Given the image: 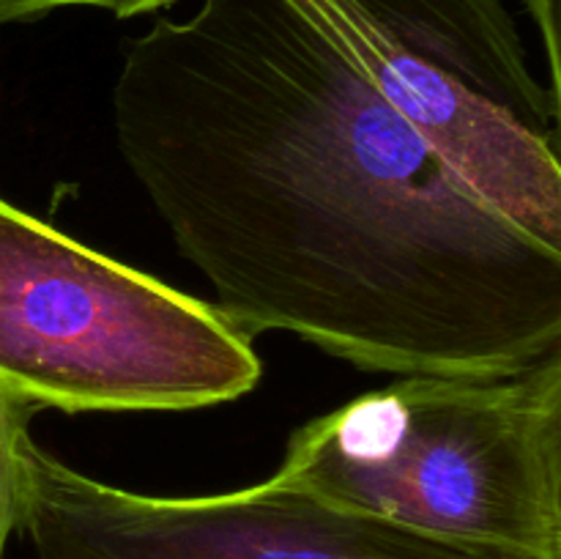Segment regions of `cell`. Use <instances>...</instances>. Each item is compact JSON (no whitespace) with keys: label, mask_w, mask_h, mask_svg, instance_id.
<instances>
[{"label":"cell","mask_w":561,"mask_h":559,"mask_svg":"<svg viewBox=\"0 0 561 559\" xmlns=\"http://www.w3.org/2000/svg\"><path fill=\"white\" fill-rule=\"evenodd\" d=\"M113 126L252 338L398 376H493L561 345V250L480 201L299 0L153 20L124 44Z\"/></svg>","instance_id":"cell-1"},{"label":"cell","mask_w":561,"mask_h":559,"mask_svg":"<svg viewBox=\"0 0 561 559\" xmlns=\"http://www.w3.org/2000/svg\"><path fill=\"white\" fill-rule=\"evenodd\" d=\"M272 477L416 535L561 559V345L493 376H400L296 427Z\"/></svg>","instance_id":"cell-2"},{"label":"cell","mask_w":561,"mask_h":559,"mask_svg":"<svg viewBox=\"0 0 561 559\" xmlns=\"http://www.w3.org/2000/svg\"><path fill=\"white\" fill-rule=\"evenodd\" d=\"M252 340L214 301L0 197V381L36 411L228 403L261 384Z\"/></svg>","instance_id":"cell-3"},{"label":"cell","mask_w":561,"mask_h":559,"mask_svg":"<svg viewBox=\"0 0 561 559\" xmlns=\"http://www.w3.org/2000/svg\"><path fill=\"white\" fill-rule=\"evenodd\" d=\"M299 3L480 201L561 250V99L504 0Z\"/></svg>","instance_id":"cell-4"},{"label":"cell","mask_w":561,"mask_h":559,"mask_svg":"<svg viewBox=\"0 0 561 559\" xmlns=\"http://www.w3.org/2000/svg\"><path fill=\"white\" fill-rule=\"evenodd\" d=\"M22 535L36 559H535L458 546L266 482L211 497H148L27 444Z\"/></svg>","instance_id":"cell-5"},{"label":"cell","mask_w":561,"mask_h":559,"mask_svg":"<svg viewBox=\"0 0 561 559\" xmlns=\"http://www.w3.org/2000/svg\"><path fill=\"white\" fill-rule=\"evenodd\" d=\"M33 414L36 409L0 381V559L5 557L11 537L22 532L25 524L31 491L27 444L33 438Z\"/></svg>","instance_id":"cell-6"},{"label":"cell","mask_w":561,"mask_h":559,"mask_svg":"<svg viewBox=\"0 0 561 559\" xmlns=\"http://www.w3.org/2000/svg\"><path fill=\"white\" fill-rule=\"evenodd\" d=\"M179 0H0V25L11 22H33L53 14L58 9H102L118 20L153 14L159 9H170Z\"/></svg>","instance_id":"cell-7"},{"label":"cell","mask_w":561,"mask_h":559,"mask_svg":"<svg viewBox=\"0 0 561 559\" xmlns=\"http://www.w3.org/2000/svg\"><path fill=\"white\" fill-rule=\"evenodd\" d=\"M531 20L540 27L542 47L548 60V91L561 99V71H559V0H524Z\"/></svg>","instance_id":"cell-8"}]
</instances>
